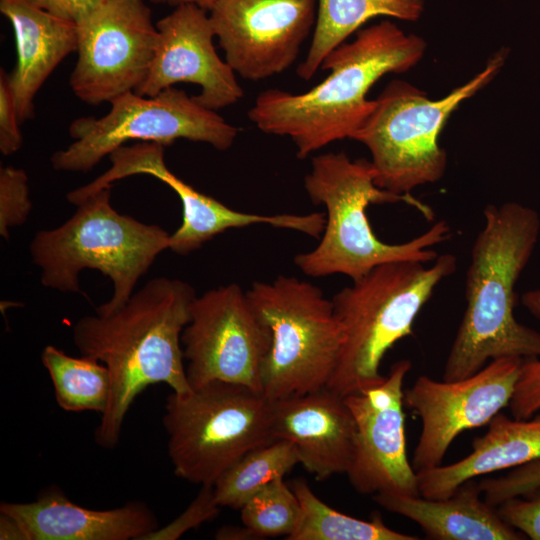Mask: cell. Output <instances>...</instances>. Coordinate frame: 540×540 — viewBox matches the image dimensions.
I'll use <instances>...</instances> for the list:
<instances>
[{"instance_id":"cell-1","label":"cell","mask_w":540,"mask_h":540,"mask_svg":"<svg viewBox=\"0 0 540 540\" xmlns=\"http://www.w3.org/2000/svg\"><path fill=\"white\" fill-rule=\"evenodd\" d=\"M196 296L187 282L158 277L118 310L84 316L74 324L73 342L80 354L103 363L110 375L108 404L94 432L102 448L118 445L130 406L148 386L165 383L177 393L192 389L181 335Z\"/></svg>"},{"instance_id":"cell-2","label":"cell","mask_w":540,"mask_h":540,"mask_svg":"<svg viewBox=\"0 0 540 540\" xmlns=\"http://www.w3.org/2000/svg\"><path fill=\"white\" fill-rule=\"evenodd\" d=\"M425 50L421 37L382 21L328 54L321 68L330 74L321 83L301 94L263 91L248 117L265 133L290 137L304 159L332 142L352 139L375 106L366 97L370 88L387 73L415 66Z\"/></svg>"},{"instance_id":"cell-3","label":"cell","mask_w":540,"mask_h":540,"mask_svg":"<svg viewBox=\"0 0 540 540\" xmlns=\"http://www.w3.org/2000/svg\"><path fill=\"white\" fill-rule=\"evenodd\" d=\"M466 274V309L446 358L443 381L480 371L491 360L540 358V332L514 315L515 285L540 234L539 214L517 202L489 204Z\"/></svg>"},{"instance_id":"cell-4","label":"cell","mask_w":540,"mask_h":540,"mask_svg":"<svg viewBox=\"0 0 540 540\" xmlns=\"http://www.w3.org/2000/svg\"><path fill=\"white\" fill-rule=\"evenodd\" d=\"M304 187L314 204L326 208L318 245L294 257V264L307 276L342 274L353 281L388 262L428 264L439 255L433 247L451 237L449 224L440 220L408 241L389 244L380 240L367 216L371 204L403 202L428 221L434 220L435 213L410 194L399 195L378 187L371 161L366 159L351 160L344 152L315 156Z\"/></svg>"},{"instance_id":"cell-5","label":"cell","mask_w":540,"mask_h":540,"mask_svg":"<svg viewBox=\"0 0 540 540\" xmlns=\"http://www.w3.org/2000/svg\"><path fill=\"white\" fill-rule=\"evenodd\" d=\"M456 269L451 253L438 255L430 266L388 262L338 291L331 300L345 340L326 388L345 397L379 384L386 352L412 333L421 309Z\"/></svg>"},{"instance_id":"cell-6","label":"cell","mask_w":540,"mask_h":540,"mask_svg":"<svg viewBox=\"0 0 540 540\" xmlns=\"http://www.w3.org/2000/svg\"><path fill=\"white\" fill-rule=\"evenodd\" d=\"M111 188L91 195L75 213L54 229L40 230L29 251L41 270V284L61 292H80L79 274L93 269L110 278L113 294L96 308L100 315L121 308L141 276L170 246V236L158 225L123 215L111 205Z\"/></svg>"},{"instance_id":"cell-7","label":"cell","mask_w":540,"mask_h":540,"mask_svg":"<svg viewBox=\"0 0 540 540\" xmlns=\"http://www.w3.org/2000/svg\"><path fill=\"white\" fill-rule=\"evenodd\" d=\"M507 55L505 49L498 51L482 71L441 99H429L402 80L385 87L352 137L368 148L378 187L404 195L443 177L447 154L439 136L445 123L463 101L495 78Z\"/></svg>"},{"instance_id":"cell-8","label":"cell","mask_w":540,"mask_h":540,"mask_svg":"<svg viewBox=\"0 0 540 540\" xmlns=\"http://www.w3.org/2000/svg\"><path fill=\"white\" fill-rule=\"evenodd\" d=\"M272 404L262 392L224 381L172 391L163 426L175 475L214 485L246 453L275 440Z\"/></svg>"},{"instance_id":"cell-9","label":"cell","mask_w":540,"mask_h":540,"mask_svg":"<svg viewBox=\"0 0 540 540\" xmlns=\"http://www.w3.org/2000/svg\"><path fill=\"white\" fill-rule=\"evenodd\" d=\"M246 292L271 331L262 393L276 401L326 388L345 340L332 300L316 285L285 275L254 282Z\"/></svg>"},{"instance_id":"cell-10","label":"cell","mask_w":540,"mask_h":540,"mask_svg":"<svg viewBox=\"0 0 540 540\" xmlns=\"http://www.w3.org/2000/svg\"><path fill=\"white\" fill-rule=\"evenodd\" d=\"M109 103L111 109L103 117H80L70 124L69 135L74 141L52 155L55 170L87 172L130 140L167 146L186 139L224 151L239 132L216 111L173 86L155 96L131 91Z\"/></svg>"},{"instance_id":"cell-11","label":"cell","mask_w":540,"mask_h":540,"mask_svg":"<svg viewBox=\"0 0 540 540\" xmlns=\"http://www.w3.org/2000/svg\"><path fill=\"white\" fill-rule=\"evenodd\" d=\"M181 343L191 388L224 381L262 392L261 373L271 331L238 284L196 296Z\"/></svg>"},{"instance_id":"cell-12","label":"cell","mask_w":540,"mask_h":540,"mask_svg":"<svg viewBox=\"0 0 540 540\" xmlns=\"http://www.w3.org/2000/svg\"><path fill=\"white\" fill-rule=\"evenodd\" d=\"M158 37L144 0H104L77 24L72 91L91 105L135 92L149 74Z\"/></svg>"},{"instance_id":"cell-13","label":"cell","mask_w":540,"mask_h":540,"mask_svg":"<svg viewBox=\"0 0 540 540\" xmlns=\"http://www.w3.org/2000/svg\"><path fill=\"white\" fill-rule=\"evenodd\" d=\"M524 359L491 360L477 373L457 381L419 376L404 392V403L421 420L413 452L416 472L434 468L465 430L482 427L509 405Z\"/></svg>"},{"instance_id":"cell-14","label":"cell","mask_w":540,"mask_h":540,"mask_svg":"<svg viewBox=\"0 0 540 540\" xmlns=\"http://www.w3.org/2000/svg\"><path fill=\"white\" fill-rule=\"evenodd\" d=\"M411 368L409 360H399L379 384L344 397L356 428L346 475L358 493L420 495L407 457L403 412V384Z\"/></svg>"},{"instance_id":"cell-15","label":"cell","mask_w":540,"mask_h":540,"mask_svg":"<svg viewBox=\"0 0 540 540\" xmlns=\"http://www.w3.org/2000/svg\"><path fill=\"white\" fill-rule=\"evenodd\" d=\"M317 0H218L210 22L225 61L248 80L288 69L316 23Z\"/></svg>"},{"instance_id":"cell-16","label":"cell","mask_w":540,"mask_h":540,"mask_svg":"<svg viewBox=\"0 0 540 540\" xmlns=\"http://www.w3.org/2000/svg\"><path fill=\"white\" fill-rule=\"evenodd\" d=\"M164 152L165 145L156 142L123 145L109 155L111 167L86 184L85 190L93 194L112 186L115 181L138 174L153 176L167 184L176 192L182 204V223L170 236L169 246L178 255L190 254L226 230L256 224L295 230L311 237H317L321 232L323 218L317 212L260 215L231 209L171 172L165 163Z\"/></svg>"},{"instance_id":"cell-17","label":"cell","mask_w":540,"mask_h":540,"mask_svg":"<svg viewBox=\"0 0 540 540\" xmlns=\"http://www.w3.org/2000/svg\"><path fill=\"white\" fill-rule=\"evenodd\" d=\"M156 27V55L148 76L135 91L137 94L155 96L176 83H192L201 87L194 99L214 111L242 98L243 89L236 73L215 50V33L206 10L195 4H179Z\"/></svg>"},{"instance_id":"cell-18","label":"cell","mask_w":540,"mask_h":540,"mask_svg":"<svg viewBox=\"0 0 540 540\" xmlns=\"http://www.w3.org/2000/svg\"><path fill=\"white\" fill-rule=\"evenodd\" d=\"M272 428L275 439L294 444L300 464L316 479L346 474L356 428L344 397L323 388L273 401Z\"/></svg>"},{"instance_id":"cell-19","label":"cell","mask_w":540,"mask_h":540,"mask_svg":"<svg viewBox=\"0 0 540 540\" xmlns=\"http://www.w3.org/2000/svg\"><path fill=\"white\" fill-rule=\"evenodd\" d=\"M0 513L14 518L27 540H143L159 528L145 503L93 510L73 503L58 488L43 491L33 502H2Z\"/></svg>"},{"instance_id":"cell-20","label":"cell","mask_w":540,"mask_h":540,"mask_svg":"<svg viewBox=\"0 0 540 540\" xmlns=\"http://www.w3.org/2000/svg\"><path fill=\"white\" fill-rule=\"evenodd\" d=\"M10 21L17 61L9 74L20 123L34 116V98L57 65L77 50V24L58 18L29 0H0Z\"/></svg>"},{"instance_id":"cell-21","label":"cell","mask_w":540,"mask_h":540,"mask_svg":"<svg viewBox=\"0 0 540 540\" xmlns=\"http://www.w3.org/2000/svg\"><path fill=\"white\" fill-rule=\"evenodd\" d=\"M384 509L417 523L435 540H519L523 534L508 525L489 504L479 482L468 480L447 498L429 499L382 492L373 495Z\"/></svg>"},{"instance_id":"cell-22","label":"cell","mask_w":540,"mask_h":540,"mask_svg":"<svg viewBox=\"0 0 540 540\" xmlns=\"http://www.w3.org/2000/svg\"><path fill=\"white\" fill-rule=\"evenodd\" d=\"M540 459V416L509 418L499 412L487 432L474 439L472 451L461 460L417 472L419 494L429 499L451 496L468 480L516 468Z\"/></svg>"},{"instance_id":"cell-23","label":"cell","mask_w":540,"mask_h":540,"mask_svg":"<svg viewBox=\"0 0 540 540\" xmlns=\"http://www.w3.org/2000/svg\"><path fill=\"white\" fill-rule=\"evenodd\" d=\"M317 16L307 56L298 66L301 79L310 80L323 60L353 32L377 16L415 21L424 0H317Z\"/></svg>"},{"instance_id":"cell-24","label":"cell","mask_w":540,"mask_h":540,"mask_svg":"<svg viewBox=\"0 0 540 540\" xmlns=\"http://www.w3.org/2000/svg\"><path fill=\"white\" fill-rule=\"evenodd\" d=\"M300 503V517L287 540H417L419 537L388 527L379 514L362 520L339 512L311 490L304 479L291 487Z\"/></svg>"},{"instance_id":"cell-25","label":"cell","mask_w":540,"mask_h":540,"mask_svg":"<svg viewBox=\"0 0 540 540\" xmlns=\"http://www.w3.org/2000/svg\"><path fill=\"white\" fill-rule=\"evenodd\" d=\"M41 360L53 383L57 404L65 411L103 413L110 394L107 367L95 358L67 355L55 346H46Z\"/></svg>"},{"instance_id":"cell-26","label":"cell","mask_w":540,"mask_h":540,"mask_svg":"<svg viewBox=\"0 0 540 540\" xmlns=\"http://www.w3.org/2000/svg\"><path fill=\"white\" fill-rule=\"evenodd\" d=\"M300 464L294 444L285 439L253 449L228 468L214 483V498L220 507L240 509L270 482L283 478Z\"/></svg>"},{"instance_id":"cell-27","label":"cell","mask_w":540,"mask_h":540,"mask_svg":"<svg viewBox=\"0 0 540 540\" xmlns=\"http://www.w3.org/2000/svg\"><path fill=\"white\" fill-rule=\"evenodd\" d=\"M240 509L243 525L260 539L287 538L295 530L300 517L299 500L283 478L261 488Z\"/></svg>"},{"instance_id":"cell-28","label":"cell","mask_w":540,"mask_h":540,"mask_svg":"<svg viewBox=\"0 0 540 540\" xmlns=\"http://www.w3.org/2000/svg\"><path fill=\"white\" fill-rule=\"evenodd\" d=\"M32 209L28 176L13 166L0 168V234L9 238V228L26 222Z\"/></svg>"},{"instance_id":"cell-29","label":"cell","mask_w":540,"mask_h":540,"mask_svg":"<svg viewBox=\"0 0 540 540\" xmlns=\"http://www.w3.org/2000/svg\"><path fill=\"white\" fill-rule=\"evenodd\" d=\"M484 499L499 506L514 497H520L540 487V459L513 468L507 474L486 478L479 482Z\"/></svg>"},{"instance_id":"cell-30","label":"cell","mask_w":540,"mask_h":540,"mask_svg":"<svg viewBox=\"0 0 540 540\" xmlns=\"http://www.w3.org/2000/svg\"><path fill=\"white\" fill-rule=\"evenodd\" d=\"M219 508L214 498L213 485H202L197 497L179 517L166 527L158 528L146 535L144 539L175 540L186 531L214 519L218 515Z\"/></svg>"},{"instance_id":"cell-31","label":"cell","mask_w":540,"mask_h":540,"mask_svg":"<svg viewBox=\"0 0 540 540\" xmlns=\"http://www.w3.org/2000/svg\"><path fill=\"white\" fill-rule=\"evenodd\" d=\"M501 518L532 540H540V487L497 506Z\"/></svg>"},{"instance_id":"cell-32","label":"cell","mask_w":540,"mask_h":540,"mask_svg":"<svg viewBox=\"0 0 540 540\" xmlns=\"http://www.w3.org/2000/svg\"><path fill=\"white\" fill-rule=\"evenodd\" d=\"M508 406L517 419H528L540 412V358L523 360Z\"/></svg>"},{"instance_id":"cell-33","label":"cell","mask_w":540,"mask_h":540,"mask_svg":"<svg viewBox=\"0 0 540 540\" xmlns=\"http://www.w3.org/2000/svg\"><path fill=\"white\" fill-rule=\"evenodd\" d=\"M20 121L14 96L9 84V74L0 70V152L11 155L17 152L23 143Z\"/></svg>"},{"instance_id":"cell-34","label":"cell","mask_w":540,"mask_h":540,"mask_svg":"<svg viewBox=\"0 0 540 540\" xmlns=\"http://www.w3.org/2000/svg\"><path fill=\"white\" fill-rule=\"evenodd\" d=\"M104 0H29L36 7L67 21L78 24Z\"/></svg>"},{"instance_id":"cell-35","label":"cell","mask_w":540,"mask_h":540,"mask_svg":"<svg viewBox=\"0 0 540 540\" xmlns=\"http://www.w3.org/2000/svg\"><path fill=\"white\" fill-rule=\"evenodd\" d=\"M0 539L27 540L20 524L4 513H0Z\"/></svg>"},{"instance_id":"cell-36","label":"cell","mask_w":540,"mask_h":540,"mask_svg":"<svg viewBox=\"0 0 540 540\" xmlns=\"http://www.w3.org/2000/svg\"><path fill=\"white\" fill-rule=\"evenodd\" d=\"M219 540H258L260 539L248 527L223 526L215 534Z\"/></svg>"},{"instance_id":"cell-37","label":"cell","mask_w":540,"mask_h":540,"mask_svg":"<svg viewBox=\"0 0 540 540\" xmlns=\"http://www.w3.org/2000/svg\"><path fill=\"white\" fill-rule=\"evenodd\" d=\"M521 302L530 314L540 319V288L524 292L521 296Z\"/></svg>"},{"instance_id":"cell-38","label":"cell","mask_w":540,"mask_h":540,"mask_svg":"<svg viewBox=\"0 0 540 540\" xmlns=\"http://www.w3.org/2000/svg\"><path fill=\"white\" fill-rule=\"evenodd\" d=\"M217 1L218 0H168V3L174 4V5L190 3V4H195L206 11L207 10L210 11V9L214 6V4Z\"/></svg>"},{"instance_id":"cell-39","label":"cell","mask_w":540,"mask_h":540,"mask_svg":"<svg viewBox=\"0 0 540 540\" xmlns=\"http://www.w3.org/2000/svg\"><path fill=\"white\" fill-rule=\"evenodd\" d=\"M150 1L157 4L168 2V0H150Z\"/></svg>"}]
</instances>
